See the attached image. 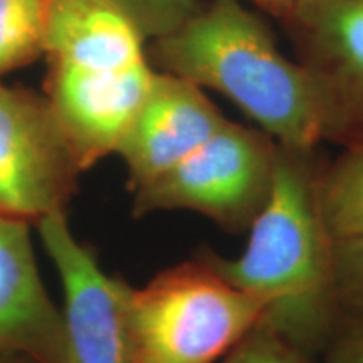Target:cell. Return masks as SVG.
Returning <instances> with one entry per match:
<instances>
[{"label":"cell","mask_w":363,"mask_h":363,"mask_svg":"<svg viewBox=\"0 0 363 363\" xmlns=\"http://www.w3.org/2000/svg\"><path fill=\"white\" fill-rule=\"evenodd\" d=\"M320 170L316 148L278 143L271 195L249 227L246 251L234 259L207 249L199 256L230 284L259 299L262 323L313 363L343 316L335 293L333 239L318 207Z\"/></svg>","instance_id":"cell-1"},{"label":"cell","mask_w":363,"mask_h":363,"mask_svg":"<svg viewBox=\"0 0 363 363\" xmlns=\"http://www.w3.org/2000/svg\"><path fill=\"white\" fill-rule=\"evenodd\" d=\"M155 72L148 61L131 66L49 61L45 98L84 172L116 153Z\"/></svg>","instance_id":"cell-8"},{"label":"cell","mask_w":363,"mask_h":363,"mask_svg":"<svg viewBox=\"0 0 363 363\" xmlns=\"http://www.w3.org/2000/svg\"><path fill=\"white\" fill-rule=\"evenodd\" d=\"M323 113V140L363 143V0H299L284 17Z\"/></svg>","instance_id":"cell-6"},{"label":"cell","mask_w":363,"mask_h":363,"mask_svg":"<svg viewBox=\"0 0 363 363\" xmlns=\"http://www.w3.org/2000/svg\"><path fill=\"white\" fill-rule=\"evenodd\" d=\"M331 261L335 293L343 315H363V230L333 239Z\"/></svg>","instance_id":"cell-14"},{"label":"cell","mask_w":363,"mask_h":363,"mask_svg":"<svg viewBox=\"0 0 363 363\" xmlns=\"http://www.w3.org/2000/svg\"><path fill=\"white\" fill-rule=\"evenodd\" d=\"M35 225L65 293L62 363H135L126 320L130 284L101 269L93 249L72 234L65 212Z\"/></svg>","instance_id":"cell-7"},{"label":"cell","mask_w":363,"mask_h":363,"mask_svg":"<svg viewBox=\"0 0 363 363\" xmlns=\"http://www.w3.org/2000/svg\"><path fill=\"white\" fill-rule=\"evenodd\" d=\"M316 363H363V315L345 313Z\"/></svg>","instance_id":"cell-16"},{"label":"cell","mask_w":363,"mask_h":363,"mask_svg":"<svg viewBox=\"0 0 363 363\" xmlns=\"http://www.w3.org/2000/svg\"><path fill=\"white\" fill-rule=\"evenodd\" d=\"M318 207L331 239L363 230V143L345 147L318 174Z\"/></svg>","instance_id":"cell-11"},{"label":"cell","mask_w":363,"mask_h":363,"mask_svg":"<svg viewBox=\"0 0 363 363\" xmlns=\"http://www.w3.org/2000/svg\"><path fill=\"white\" fill-rule=\"evenodd\" d=\"M225 121L202 88L157 71L147 98L116 148L128 169L130 192L184 162Z\"/></svg>","instance_id":"cell-9"},{"label":"cell","mask_w":363,"mask_h":363,"mask_svg":"<svg viewBox=\"0 0 363 363\" xmlns=\"http://www.w3.org/2000/svg\"><path fill=\"white\" fill-rule=\"evenodd\" d=\"M0 363H40V362L34 360V358L29 355H24V353L0 352Z\"/></svg>","instance_id":"cell-18"},{"label":"cell","mask_w":363,"mask_h":363,"mask_svg":"<svg viewBox=\"0 0 363 363\" xmlns=\"http://www.w3.org/2000/svg\"><path fill=\"white\" fill-rule=\"evenodd\" d=\"M219 363H313L261 321Z\"/></svg>","instance_id":"cell-15"},{"label":"cell","mask_w":363,"mask_h":363,"mask_svg":"<svg viewBox=\"0 0 363 363\" xmlns=\"http://www.w3.org/2000/svg\"><path fill=\"white\" fill-rule=\"evenodd\" d=\"M264 318L252 294L202 257L128 289L126 320L135 363H219Z\"/></svg>","instance_id":"cell-3"},{"label":"cell","mask_w":363,"mask_h":363,"mask_svg":"<svg viewBox=\"0 0 363 363\" xmlns=\"http://www.w3.org/2000/svg\"><path fill=\"white\" fill-rule=\"evenodd\" d=\"M162 72L229 98L274 142L315 150L323 113L310 72L286 59L264 22L239 0H211L174 33L153 39Z\"/></svg>","instance_id":"cell-2"},{"label":"cell","mask_w":363,"mask_h":363,"mask_svg":"<svg viewBox=\"0 0 363 363\" xmlns=\"http://www.w3.org/2000/svg\"><path fill=\"white\" fill-rule=\"evenodd\" d=\"M254 2L264 9V11L284 19V17L298 6L299 0H254Z\"/></svg>","instance_id":"cell-17"},{"label":"cell","mask_w":363,"mask_h":363,"mask_svg":"<svg viewBox=\"0 0 363 363\" xmlns=\"http://www.w3.org/2000/svg\"><path fill=\"white\" fill-rule=\"evenodd\" d=\"M83 172L48 98L0 84V214L29 224L66 214Z\"/></svg>","instance_id":"cell-5"},{"label":"cell","mask_w":363,"mask_h":363,"mask_svg":"<svg viewBox=\"0 0 363 363\" xmlns=\"http://www.w3.org/2000/svg\"><path fill=\"white\" fill-rule=\"evenodd\" d=\"M278 142L264 131L227 120L179 165L131 192L133 214L189 211L222 230H249L274 182Z\"/></svg>","instance_id":"cell-4"},{"label":"cell","mask_w":363,"mask_h":363,"mask_svg":"<svg viewBox=\"0 0 363 363\" xmlns=\"http://www.w3.org/2000/svg\"><path fill=\"white\" fill-rule=\"evenodd\" d=\"M0 352L24 353L40 363H62V310L40 279L29 222L0 214Z\"/></svg>","instance_id":"cell-10"},{"label":"cell","mask_w":363,"mask_h":363,"mask_svg":"<svg viewBox=\"0 0 363 363\" xmlns=\"http://www.w3.org/2000/svg\"><path fill=\"white\" fill-rule=\"evenodd\" d=\"M136 26L143 38L174 33L201 9V0H110Z\"/></svg>","instance_id":"cell-13"},{"label":"cell","mask_w":363,"mask_h":363,"mask_svg":"<svg viewBox=\"0 0 363 363\" xmlns=\"http://www.w3.org/2000/svg\"><path fill=\"white\" fill-rule=\"evenodd\" d=\"M52 0H0V76L44 54Z\"/></svg>","instance_id":"cell-12"}]
</instances>
